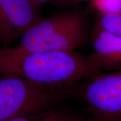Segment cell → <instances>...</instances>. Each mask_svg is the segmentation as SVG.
<instances>
[{"instance_id":"6da1fadb","label":"cell","mask_w":121,"mask_h":121,"mask_svg":"<svg viewBox=\"0 0 121 121\" xmlns=\"http://www.w3.org/2000/svg\"><path fill=\"white\" fill-rule=\"evenodd\" d=\"M99 72L88 56L75 51L20 52L0 49V75L51 87L73 83Z\"/></svg>"},{"instance_id":"7a4b0ae2","label":"cell","mask_w":121,"mask_h":121,"mask_svg":"<svg viewBox=\"0 0 121 121\" xmlns=\"http://www.w3.org/2000/svg\"><path fill=\"white\" fill-rule=\"evenodd\" d=\"M87 35V20L83 13L65 12L40 18L12 47L20 52L75 51Z\"/></svg>"},{"instance_id":"3957f363","label":"cell","mask_w":121,"mask_h":121,"mask_svg":"<svg viewBox=\"0 0 121 121\" xmlns=\"http://www.w3.org/2000/svg\"><path fill=\"white\" fill-rule=\"evenodd\" d=\"M2 76L0 79V121L48 110L59 98L55 87L16 76Z\"/></svg>"},{"instance_id":"277c9868","label":"cell","mask_w":121,"mask_h":121,"mask_svg":"<svg viewBox=\"0 0 121 121\" xmlns=\"http://www.w3.org/2000/svg\"><path fill=\"white\" fill-rule=\"evenodd\" d=\"M79 94L96 121H121V69L89 78Z\"/></svg>"},{"instance_id":"5b68a950","label":"cell","mask_w":121,"mask_h":121,"mask_svg":"<svg viewBox=\"0 0 121 121\" xmlns=\"http://www.w3.org/2000/svg\"><path fill=\"white\" fill-rule=\"evenodd\" d=\"M40 18L39 6L30 0H0V44L20 39Z\"/></svg>"},{"instance_id":"8992f818","label":"cell","mask_w":121,"mask_h":121,"mask_svg":"<svg viewBox=\"0 0 121 121\" xmlns=\"http://www.w3.org/2000/svg\"><path fill=\"white\" fill-rule=\"evenodd\" d=\"M92 52L89 58L99 73L121 69V36L108 32L95 23L91 32Z\"/></svg>"},{"instance_id":"52a82bcc","label":"cell","mask_w":121,"mask_h":121,"mask_svg":"<svg viewBox=\"0 0 121 121\" xmlns=\"http://www.w3.org/2000/svg\"><path fill=\"white\" fill-rule=\"evenodd\" d=\"M78 117L60 109H48L39 112L14 117L4 121H74Z\"/></svg>"},{"instance_id":"ba28073f","label":"cell","mask_w":121,"mask_h":121,"mask_svg":"<svg viewBox=\"0 0 121 121\" xmlns=\"http://www.w3.org/2000/svg\"><path fill=\"white\" fill-rule=\"evenodd\" d=\"M98 13H114L121 12V0H91Z\"/></svg>"},{"instance_id":"9c48e42d","label":"cell","mask_w":121,"mask_h":121,"mask_svg":"<svg viewBox=\"0 0 121 121\" xmlns=\"http://www.w3.org/2000/svg\"><path fill=\"white\" fill-rule=\"evenodd\" d=\"M35 4L40 6L43 4H56V5H64L69 4L71 2H73L72 0H30Z\"/></svg>"},{"instance_id":"30bf717a","label":"cell","mask_w":121,"mask_h":121,"mask_svg":"<svg viewBox=\"0 0 121 121\" xmlns=\"http://www.w3.org/2000/svg\"><path fill=\"white\" fill-rule=\"evenodd\" d=\"M74 121H86V120H83V119H80V118H77Z\"/></svg>"},{"instance_id":"8fae6325","label":"cell","mask_w":121,"mask_h":121,"mask_svg":"<svg viewBox=\"0 0 121 121\" xmlns=\"http://www.w3.org/2000/svg\"><path fill=\"white\" fill-rule=\"evenodd\" d=\"M73 1H88V0H72ZM90 1H91V0H90Z\"/></svg>"}]
</instances>
